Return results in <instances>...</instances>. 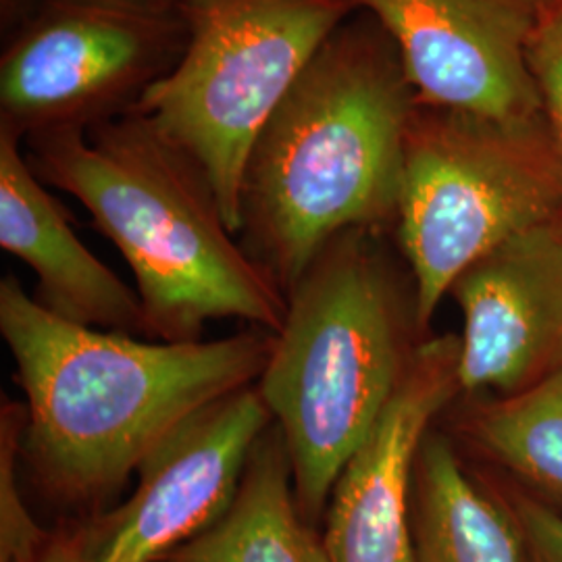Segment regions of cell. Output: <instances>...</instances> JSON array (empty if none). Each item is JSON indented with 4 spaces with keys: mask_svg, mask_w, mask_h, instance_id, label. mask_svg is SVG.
Segmentation results:
<instances>
[{
    "mask_svg": "<svg viewBox=\"0 0 562 562\" xmlns=\"http://www.w3.org/2000/svg\"><path fill=\"white\" fill-rule=\"evenodd\" d=\"M0 246L34 271V299L53 315L148 340L138 292L80 240L23 142L7 130H0Z\"/></svg>",
    "mask_w": 562,
    "mask_h": 562,
    "instance_id": "7c38bea8",
    "label": "cell"
},
{
    "mask_svg": "<svg viewBox=\"0 0 562 562\" xmlns=\"http://www.w3.org/2000/svg\"><path fill=\"white\" fill-rule=\"evenodd\" d=\"M183 15L46 0L2 38L0 130L21 142L132 113L188 46Z\"/></svg>",
    "mask_w": 562,
    "mask_h": 562,
    "instance_id": "52a82bcc",
    "label": "cell"
},
{
    "mask_svg": "<svg viewBox=\"0 0 562 562\" xmlns=\"http://www.w3.org/2000/svg\"><path fill=\"white\" fill-rule=\"evenodd\" d=\"M285 299L257 387L288 446L302 517L317 527L419 348L408 340V323H419L406 315L380 229L327 241Z\"/></svg>",
    "mask_w": 562,
    "mask_h": 562,
    "instance_id": "277c9868",
    "label": "cell"
},
{
    "mask_svg": "<svg viewBox=\"0 0 562 562\" xmlns=\"http://www.w3.org/2000/svg\"><path fill=\"white\" fill-rule=\"evenodd\" d=\"M273 417L255 385L202 408L138 469L123 503L76 531L83 562H165L222 519Z\"/></svg>",
    "mask_w": 562,
    "mask_h": 562,
    "instance_id": "ba28073f",
    "label": "cell"
},
{
    "mask_svg": "<svg viewBox=\"0 0 562 562\" xmlns=\"http://www.w3.org/2000/svg\"><path fill=\"white\" fill-rule=\"evenodd\" d=\"M25 406L2 401L0 406V562H36L50 540L32 517L21 487V438Z\"/></svg>",
    "mask_w": 562,
    "mask_h": 562,
    "instance_id": "2e32d148",
    "label": "cell"
},
{
    "mask_svg": "<svg viewBox=\"0 0 562 562\" xmlns=\"http://www.w3.org/2000/svg\"><path fill=\"white\" fill-rule=\"evenodd\" d=\"M462 313L461 392L513 396L562 369V215L473 262L450 290Z\"/></svg>",
    "mask_w": 562,
    "mask_h": 562,
    "instance_id": "8fae6325",
    "label": "cell"
},
{
    "mask_svg": "<svg viewBox=\"0 0 562 562\" xmlns=\"http://www.w3.org/2000/svg\"><path fill=\"white\" fill-rule=\"evenodd\" d=\"M0 334L25 394L23 475L55 504L101 513L178 427L259 382L276 341L261 327L199 341L86 327L15 276L0 281Z\"/></svg>",
    "mask_w": 562,
    "mask_h": 562,
    "instance_id": "6da1fadb",
    "label": "cell"
},
{
    "mask_svg": "<svg viewBox=\"0 0 562 562\" xmlns=\"http://www.w3.org/2000/svg\"><path fill=\"white\" fill-rule=\"evenodd\" d=\"M548 136L562 162V4L546 7L527 50Z\"/></svg>",
    "mask_w": 562,
    "mask_h": 562,
    "instance_id": "e0dca14e",
    "label": "cell"
},
{
    "mask_svg": "<svg viewBox=\"0 0 562 562\" xmlns=\"http://www.w3.org/2000/svg\"><path fill=\"white\" fill-rule=\"evenodd\" d=\"M398 50L425 106L543 123L527 50L546 0H352Z\"/></svg>",
    "mask_w": 562,
    "mask_h": 562,
    "instance_id": "9c48e42d",
    "label": "cell"
},
{
    "mask_svg": "<svg viewBox=\"0 0 562 562\" xmlns=\"http://www.w3.org/2000/svg\"><path fill=\"white\" fill-rule=\"evenodd\" d=\"M554 4H562V0H557V2H554Z\"/></svg>",
    "mask_w": 562,
    "mask_h": 562,
    "instance_id": "7402d4cb",
    "label": "cell"
},
{
    "mask_svg": "<svg viewBox=\"0 0 562 562\" xmlns=\"http://www.w3.org/2000/svg\"><path fill=\"white\" fill-rule=\"evenodd\" d=\"M413 533L417 562H529L510 508L490 498L434 431L415 471Z\"/></svg>",
    "mask_w": 562,
    "mask_h": 562,
    "instance_id": "5bb4252c",
    "label": "cell"
},
{
    "mask_svg": "<svg viewBox=\"0 0 562 562\" xmlns=\"http://www.w3.org/2000/svg\"><path fill=\"white\" fill-rule=\"evenodd\" d=\"M355 11L352 0H204L180 63L134 109L199 162L236 236L255 142Z\"/></svg>",
    "mask_w": 562,
    "mask_h": 562,
    "instance_id": "8992f818",
    "label": "cell"
},
{
    "mask_svg": "<svg viewBox=\"0 0 562 562\" xmlns=\"http://www.w3.org/2000/svg\"><path fill=\"white\" fill-rule=\"evenodd\" d=\"M510 513L521 529L529 562H562V515L529 494H515Z\"/></svg>",
    "mask_w": 562,
    "mask_h": 562,
    "instance_id": "ac0fdd59",
    "label": "cell"
},
{
    "mask_svg": "<svg viewBox=\"0 0 562 562\" xmlns=\"http://www.w3.org/2000/svg\"><path fill=\"white\" fill-rule=\"evenodd\" d=\"M36 562H83L76 531L74 533H53Z\"/></svg>",
    "mask_w": 562,
    "mask_h": 562,
    "instance_id": "ffe728a7",
    "label": "cell"
},
{
    "mask_svg": "<svg viewBox=\"0 0 562 562\" xmlns=\"http://www.w3.org/2000/svg\"><path fill=\"white\" fill-rule=\"evenodd\" d=\"M559 215L562 162L546 123L415 109L394 225L422 329L473 262Z\"/></svg>",
    "mask_w": 562,
    "mask_h": 562,
    "instance_id": "5b68a950",
    "label": "cell"
},
{
    "mask_svg": "<svg viewBox=\"0 0 562 562\" xmlns=\"http://www.w3.org/2000/svg\"><path fill=\"white\" fill-rule=\"evenodd\" d=\"M459 392V338L422 341L382 417L334 485L323 533L331 562H417V461L431 423Z\"/></svg>",
    "mask_w": 562,
    "mask_h": 562,
    "instance_id": "30bf717a",
    "label": "cell"
},
{
    "mask_svg": "<svg viewBox=\"0 0 562 562\" xmlns=\"http://www.w3.org/2000/svg\"><path fill=\"white\" fill-rule=\"evenodd\" d=\"M102 2L148 11V13H167V15L188 18L204 0H102Z\"/></svg>",
    "mask_w": 562,
    "mask_h": 562,
    "instance_id": "d6986e66",
    "label": "cell"
},
{
    "mask_svg": "<svg viewBox=\"0 0 562 562\" xmlns=\"http://www.w3.org/2000/svg\"><path fill=\"white\" fill-rule=\"evenodd\" d=\"M48 188L74 196L130 265L148 340L199 341L241 319L278 334L288 299L223 217L199 162L138 113L23 140Z\"/></svg>",
    "mask_w": 562,
    "mask_h": 562,
    "instance_id": "3957f363",
    "label": "cell"
},
{
    "mask_svg": "<svg viewBox=\"0 0 562 562\" xmlns=\"http://www.w3.org/2000/svg\"><path fill=\"white\" fill-rule=\"evenodd\" d=\"M46 0H0V34H11Z\"/></svg>",
    "mask_w": 562,
    "mask_h": 562,
    "instance_id": "44dd1931",
    "label": "cell"
},
{
    "mask_svg": "<svg viewBox=\"0 0 562 562\" xmlns=\"http://www.w3.org/2000/svg\"><path fill=\"white\" fill-rule=\"evenodd\" d=\"M417 106L382 25L355 11L271 115L246 165L238 240L285 296L341 232L396 222Z\"/></svg>",
    "mask_w": 562,
    "mask_h": 562,
    "instance_id": "7a4b0ae2",
    "label": "cell"
},
{
    "mask_svg": "<svg viewBox=\"0 0 562 562\" xmlns=\"http://www.w3.org/2000/svg\"><path fill=\"white\" fill-rule=\"evenodd\" d=\"M165 562H331L317 527L302 517L276 423L255 446L227 513Z\"/></svg>",
    "mask_w": 562,
    "mask_h": 562,
    "instance_id": "4fadbf2b",
    "label": "cell"
},
{
    "mask_svg": "<svg viewBox=\"0 0 562 562\" xmlns=\"http://www.w3.org/2000/svg\"><path fill=\"white\" fill-rule=\"evenodd\" d=\"M473 434L540 501L562 508V369L483 408Z\"/></svg>",
    "mask_w": 562,
    "mask_h": 562,
    "instance_id": "9a60e30c",
    "label": "cell"
}]
</instances>
